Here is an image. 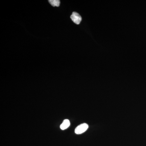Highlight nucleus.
<instances>
[{"instance_id": "nucleus-2", "label": "nucleus", "mask_w": 146, "mask_h": 146, "mask_svg": "<svg viewBox=\"0 0 146 146\" xmlns=\"http://www.w3.org/2000/svg\"><path fill=\"white\" fill-rule=\"evenodd\" d=\"M71 18L73 22L77 25H79L80 23L82 21L81 16L76 12H73L72 14L71 15Z\"/></svg>"}, {"instance_id": "nucleus-1", "label": "nucleus", "mask_w": 146, "mask_h": 146, "mask_svg": "<svg viewBox=\"0 0 146 146\" xmlns=\"http://www.w3.org/2000/svg\"><path fill=\"white\" fill-rule=\"evenodd\" d=\"M88 127H89V125L85 123L82 124L76 127L75 132L77 134H81L85 132L88 129Z\"/></svg>"}, {"instance_id": "nucleus-3", "label": "nucleus", "mask_w": 146, "mask_h": 146, "mask_svg": "<svg viewBox=\"0 0 146 146\" xmlns=\"http://www.w3.org/2000/svg\"><path fill=\"white\" fill-rule=\"evenodd\" d=\"M70 121L66 119L63 121V123L60 125V128L62 130H65L70 126Z\"/></svg>"}, {"instance_id": "nucleus-4", "label": "nucleus", "mask_w": 146, "mask_h": 146, "mask_svg": "<svg viewBox=\"0 0 146 146\" xmlns=\"http://www.w3.org/2000/svg\"><path fill=\"white\" fill-rule=\"evenodd\" d=\"M49 2L53 7H59L60 4V1L59 0H50Z\"/></svg>"}]
</instances>
